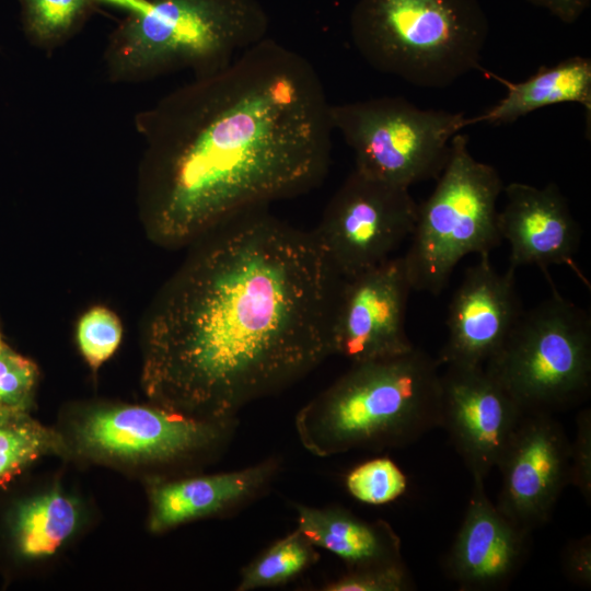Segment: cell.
<instances>
[{
    "instance_id": "10",
    "label": "cell",
    "mask_w": 591,
    "mask_h": 591,
    "mask_svg": "<svg viewBox=\"0 0 591 591\" xmlns=\"http://www.w3.org/2000/svg\"><path fill=\"white\" fill-rule=\"evenodd\" d=\"M412 291L403 256L341 277L331 317L332 355L358 363L412 350L405 325Z\"/></svg>"
},
{
    "instance_id": "15",
    "label": "cell",
    "mask_w": 591,
    "mask_h": 591,
    "mask_svg": "<svg viewBox=\"0 0 591 591\" xmlns=\"http://www.w3.org/2000/svg\"><path fill=\"white\" fill-rule=\"evenodd\" d=\"M506 201L498 211V229L510 245V267L535 265L551 281L547 268L569 266L588 283L575 256L581 231L568 201L555 183L536 187L513 182L503 187Z\"/></svg>"
},
{
    "instance_id": "9",
    "label": "cell",
    "mask_w": 591,
    "mask_h": 591,
    "mask_svg": "<svg viewBox=\"0 0 591 591\" xmlns=\"http://www.w3.org/2000/svg\"><path fill=\"white\" fill-rule=\"evenodd\" d=\"M417 213L409 188L354 169L312 233L337 275L349 277L393 257L410 237Z\"/></svg>"
},
{
    "instance_id": "28",
    "label": "cell",
    "mask_w": 591,
    "mask_h": 591,
    "mask_svg": "<svg viewBox=\"0 0 591 591\" xmlns=\"http://www.w3.org/2000/svg\"><path fill=\"white\" fill-rule=\"evenodd\" d=\"M575 438L570 441L569 485L578 488L590 506L591 501V412L583 409L576 420Z\"/></svg>"
},
{
    "instance_id": "27",
    "label": "cell",
    "mask_w": 591,
    "mask_h": 591,
    "mask_svg": "<svg viewBox=\"0 0 591 591\" xmlns=\"http://www.w3.org/2000/svg\"><path fill=\"white\" fill-rule=\"evenodd\" d=\"M413 588L404 561L348 569L329 581L325 591H405Z\"/></svg>"
},
{
    "instance_id": "1",
    "label": "cell",
    "mask_w": 591,
    "mask_h": 591,
    "mask_svg": "<svg viewBox=\"0 0 591 591\" xmlns=\"http://www.w3.org/2000/svg\"><path fill=\"white\" fill-rule=\"evenodd\" d=\"M192 245L149 315L143 384L167 409L236 420L333 356L341 277L312 231L267 207L233 216Z\"/></svg>"
},
{
    "instance_id": "8",
    "label": "cell",
    "mask_w": 591,
    "mask_h": 591,
    "mask_svg": "<svg viewBox=\"0 0 591 591\" xmlns=\"http://www.w3.org/2000/svg\"><path fill=\"white\" fill-rule=\"evenodd\" d=\"M329 115L354 152L355 170L406 188L438 178L452 139L470 126L462 112L420 108L401 96L332 104Z\"/></svg>"
},
{
    "instance_id": "29",
    "label": "cell",
    "mask_w": 591,
    "mask_h": 591,
    "mask_svg": "<svg viewBox=\"0 0 591 591\" xmlns=\"http://www.w3.org/2000/svg\"><path fill=\"white\" fill-rule=\"evenodd\" d=\"M561 566L572 583L591 587V536L584 535L570 541L561 553Z\"/></svg>"
},
{
    "instance_id": "16",
    "label": "cell",
    "mask_w": 591,
    "mask_h": 591,
    "mask_svg": "<svg viewBox=\"0 0 591 591\" xmlns=\"http://www.w3.org/2000/svg\"><path fill=\"white\" fill-rule=\"evenodd\" d=\"M471 499L447 557V571L461 590L500 587L525 560L531 532L506 517L474 477Z\"/></svg>"
},
{
    "instance_id": "26",
    "label": "cell",
    "mask_w": 591,
    "mask_h": 591,
    "mask_svg": "<svg viewBox=\"0 0 591 591\" xmlns=\"http://www.w3.org/2000/svg\"><path fill=\"white\" fill-rule=\"evenodd\" d=\"M37 375V368L31 360L2 345L0 348V406L27 412Z\"/></svg>"
},
{
    "instance_id": "13",
    "label": "cell",
    "mask_w": 591,
    "mask_h": 591,
    "mask_svg": "<svg viewBox=\"0 0 591 591\" xmlns=\"http://www.w3.org/2000/svg\"><path fill=\"white\" fill-rule=\"evenodd\" d=\"M441 427L473 478L497 467L525 413L484 367L441 374Z\"/></svg>"
},
{
    "instance_id": "14",
    "label": "cell",
    "mask_w": 591,
    "mask_h": 591,
    "mask_svg": "<svg viewBox=\"0 0 591 591\" xmlns=\"http://www.w3.org/2000/svg\"><path fill=\"white\" fill-rule=\"evenodd\" d=\"M515 270L499 274L489 254L470 267L448 309V337L438 360L447 367H484L522 314Z\"/></svg>"
},
{
    "instance_id": "6",
    "label": "cell",
    "mask_w": 591,
    "mask_h": 591,
    "mask_svg": "<svg viewBox=\"0 0 591 591\" xmlns=\"http://www.w3.org/2000/svg\"><path fill=\"white\" fill-rule=\"evenodd\" d=\"M503 187L498 171L471 154L467 135H455L433 192L418 205L403 255L413 290L440 294L463 257L500 245L497 200Z\"/></svg>"
},
{
    "instance_id": "21",
    "label": "cell",
    "mask_w": 591,
    "mask_h": 591,
    "mask_svg": "<svg viewBox=\"0 0 591 591\" xmlns=\"http://www.w3.org/2000/svg\"><path fill=\"white\" fill-rule=\"evenodd\" d=\"M318 559L316 547L299 531L276 541L241 571L237 591L289 582Z\"/></svg>"
},
{
    "instance_id": "25",
    "label": "cell",
    "mask_w": 591,
    "mask_h": 591,
    "mask_svg": "<svg viewBox=\"0 0 591 591\" xmlns=\"http://www.w3.org/2000/svg\"><path fill=\"white\" fill-rule=\"evenodd\" d=\"M119 318L108 309L94 306L85 312L77 326L79 348L92 369H97L117 349L121 339Z\"/></svg>"
},
{
    "instance_id": "30",
    "label": "cell",
    "mask_w": 591,
    "mask_h": 591,
    "mask_svg": "<svg viewBox=\"0 0 591 591\" xmlns=\"http://www.w3.org/2000/svg\"><path fill=\"white\" fill-rule=\"evenodd\" d=\"M530 3L547 10L561 22H576L589 8L591 0H528Z\"/></svg>"
},
{
    "instance_id": "11",
    "label": "cell",
    "mask_w": 591,
    "mask_h": 591,
    "mask_svg": "<svg viewBox=\"0 0 591 591\" xmlns=\"http://www.w3.org/2000/svg\"><path fill=\"white\" fill-rule=\"evenodd\" d=\"M235 420L194 418L163 406H119L91 413L77 430L80 445L96 455L170 462L216 449Z\"/></svg>"
},
{
    "instance_id": "31",
    "label": "cell",
    "mask_w": 591,
    "mask_h": 591,
    "mask_svg": "<svg viewBox=\"0 0 591 591\" xmlns=\"http://www.w3.org/2000/svg\"><path fill=\"white\" fill-rule=\"evenodd\" d=\"M2 345H3V344H2V341H1V337H0V348L2 347Z\"/></svg>"
},
{
    "instance_id": "19",
    "label": "cell",
    "mask_w": 591,
    "mask_h": 591,
    "mask_svg": "<svg viewBox=\"0 0 591 591\" xmlns=\"http://www.w3.org/2000/svg\"><path fill=\"white\" fill-rule=\"evenodd\" d=\"M485 74L500 82L507 93L484 113L468 117L470 126L479 123L511 124L549 105L577 103L584 108L588 128H590V58L573 56L551 67L542 66L535 73L520 82H511L489 71H485Z\"/></svg>"
},
{
    "instance_id": "18",
    "label": "cell",
    "mask_w": 591,
    "mask_h": 591,
    "mask_svg": "<svg viewBox=\"0 0 591 591\" xmlns=\"http://www.w3.org/2000/svg\"><path fill=\"white\" fill-rule=\"evenodd\" d=\"M297 530L316 548L339 557L348 569L402 561L401 540L383 520L366 521L339 506L296 505Z\"/></svg>"
},
{
    "instance_id": "2",
    "label": "cell",
    "mask_w": 591,
    "mask_h": 591,
    "mask_svg": "<svg viewBox=\"0 0 591 591\" xmlns=\"http://www.w3.org/2000/svg\"><path fill=\"white\" fill-rule=\"evenodd\" d=\"M331 105L313 65L268 37L170 93L140 118L152 237L188 245L237 213L317 187L332 159Z\"/></svg>"
},
{
    "instance_id": "7",
    "label": "cell",
    "mask_w": 591,
    "mask_h": 591,
    "mask_svg": "<svg viewBox=\"0 0 591 591\" xmlns=\"http://www.w3.org/2000/svg\"><path fill=\"white\" fill-rule=\"evenodd\" d=\"M484 368L525 414H551L580 401L591 385L589 312L554 289L522 312Z\"/></svg>"
},
{
    "instance_id": "20",
    "label": "cell",
    "mask_w": 591,
    "mask_h": 591,
    "mask_svg": "<svg viewBox=\"0 0 591 591\" xmlns=\"http://www.w3.org/2000/svg\"><path fill=\"white\" fill-rule=\"evenodd\" d=\"M78 518L76 503L56 490L24 503L15 523L21 552L28 557L54 554L74 531Z\"/></svg>"
},
{
    "instance_id": "23",
    "label": "cell",
    "mask_w": 591,
    "mask_h": 591,
    "mask_svg": "<svg viewBox=\"0 0 591 591\" xmlns=\"http://www.w3.org/2000/svg\"><path fill=\"white\" fill-rule=\"evenodd\" d=\"M91 0H21L22 22L36 43L65 38L82 21Z\"/></svg>"
},
{
    "instance_id": "4",
    "label": "cell",
    "mask_w": 591,
    "mask_h": 591,
    "mask_svg": "<svg viewBox=\"0 0 591 591\" xmlns=\"http://www.w3.org/2000/svg\"><path fill=\"white\" fill-rule=\"evenodd\" d=\"M257 0H139L113 33L106 65L115 80L178 70L213 73L267 37Z\"/></svg>"
},
{
    "instance_id": "17",
    "label": "cell",
    "mask_w": 591,
    "mask_h": 591,
    "mask_svg": "<svg viewBox=\"0 0 591 591\" xmlns=\"http://www.w3.org/2000/svg\"><path fill=\"white\" fill-rule=\"evenodd\" d=\"M278 471L268 459L245 468L157 484L151 490L149 526L162 532L234 509L256 497Z\"/></svg>"
},
{
    "instance_id": "22",
    "label": "cell",
    "mask_w": 591,
    "mask_h": 591,
    "mask_svg": "<svg viewBox=\"0 0 591 591\" xmlns=\"http://www.w3.org/2000/svg\"><path fill=\"white\" fill-rule=\"evenodd\" d=\"M59 448L58 434L31 418L26 410L0 406V483Z\"/></svg>"
},
{
    "instance_id": "24",
    "label": "cell",
    "mask_w": 591,
    "mask_h": 591,
    "mask_svg": "<svg viewBox=\"0 0 591 591\" xmlns=\"http://www.w3.org/2000/svg\"><path fill=\"white\" fill-rule=\"evenodd\" d=\"M345 484L349 494L368 505H384L401 497L407 487L402 470L389 457H375L352 468Z\"/></svg>"
},
{
    "instance_id": "5",
    "label": "cell",
    "mask_w": 591,
    "mask_h": 591,
    "mask_svg": "<svg viewBox=\"0 0 591 591\" xmlns=\"http://www.w3.org/2000/svg\"><path fill=\"white\" fill-rule=\"evenodd\" d=\"M488 34L477 0H358L350 15L352 43L367 63L427 89L482 70Z\"/></svg>"
},
{
    "instance_id": "3",
    "label": "cell",
    "mask_w": 591,
    "mask_h": 591,
    "mask_svg": "<svg viewBox=\"0 0 591 591\" xmlns=\"http://www.w3.org/2000/svg\"><path fill=\"white\" fill-rule=\"evenodd\" d=\"M440 362L414 347L351 363L296 415L298 438L320 457L408 445L441 427Z\"/></svg>"
},
{
    "instance_id": "12",
    "label": "cell",
    "mask_w": 591,
    "mask_h": 591,
    "mask_svg": "<svg viewBox=\"0 0 591 591\" xmlns=\"http://www.w3.org/2000/svg\"><path fill=\"white\" fill-rule=\"evenodd\" d=\"M497 467L502 483L496 506L532 532L547 522L569 485L570 441L551 414H525Z\"/></svg>"
}]
</instances>
